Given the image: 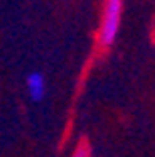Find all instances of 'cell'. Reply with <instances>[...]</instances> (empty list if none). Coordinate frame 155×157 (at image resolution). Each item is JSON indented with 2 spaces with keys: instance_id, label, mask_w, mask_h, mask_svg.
<instances>
[{
  "instance_id": "6da1fadb",
  "label": "cell",
  "mask_w": 155,
  "mask_h": 157,
  "mask_svg": "<svg viewBox=\"0 0 155 157\" xmlns=\"http://www.w3.org/2000/svg\"><path fill=\"white\" fill-rule=\"evenodd\" d=\"M121 12H123V0H107L103 10V22L99 30V42L103 46H111L119 33L121 24Z\"/></svg>"
},
{
  "instance_id": "7a4b0ae2",
  "label": "cell",
  "mask_w": 155,
  "mask_h": 157,
  "mask_svg": "<svg viewBox=\"0 0 155 157\" xmlns=\"http://www.w3.org/2000/svg\"><path fill=\"white\" fill-rule=\"evenodd\" d=\"M26 91L34 103L42 101V97H45V93H46V83H45L42 73H30L26 77Z\"/></svg>"
},
{
  "instance_id": "3957f363",
  "label": "cell",
  "mask_w": 155,
  "mask_h": 157,
  "mask_svg": "<svg viewBox=\"0 0 155 157\" xmlns=\"http://www.w3.org/2000/svg\"><path fill=\"white\" fill-rule=\"evenodd\" d=\"M73 157H91V149H89L87 141H81V145H79V147L75 149Z\"/></svg>"
}]
</instances>
